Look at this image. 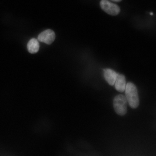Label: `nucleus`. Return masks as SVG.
Returning <instances> with one entry per match:
<instances>
[{"label": "nucleus", "mask_w": 156, "mask_h": 156, "mask_svg": "<svg viewBox=\"0 0 156 156\" xmlns=\"http://www.w3.org/2000/svg\"><path fill=\"white\" fill-rule=\"evenodd\" d=\"M28 51L31 54H35L38 51L40 48V44L38 40L33 38L29 41L27 44Z\"/></svg>", "instance_id": "7"}, {"label": "nucleus", "mask_w": 156, "mask_h": 156, "mask_svg": "<svg viewBox=\"0 0 156 156\" xmlns=\"http://www.w3.org/2000/svg\"><path fill=\"white\" fill-rule=\"evenodd\" d=\"M113 106L117 114L120 116L125 115L127 111V101L126 96L119 94L115 97L113 100Z\"/></svg>", "instance_id": "2"}, {"label": "nucleus", "mask_w": 156, "mask_h": 156, "mask_svg": "<svg viewBox=\"0 0 156 156\" xmlns=\"http://www.w3.org/2000/svg\"><path fill=\"white\" fill-rule=\"evenodd\" d=\"M150 14H151V15H153V13L151 12V13H150Z\"/></svg>", "instance_id": "9"}, {"label": "nucleus", "mask_w": 156, "mask_h": 156, "mask_svg": "<svg viewBox=\"0 0 156 156\" xmlns=\"http://www.w3.org/2000/svg\"><path fill=\"white\" fill-rule=\"evenodd\" d=\"M100 6L103 11L111 15H117L120 11V9L119 6L111 2L108 0H101Z\"/></svg>", "instance_id": "3"}, {"label": "nucleus", "mask_w": 156, "mask_h": 156, "mask_svg": "<svg viewBox=\"0 0 156 156\" xmlns=\"http://www.w3.org/2000/svg\"><path fill=\"white\" fill-rule=\"evenodd\" d=\"M112 1L115 2H118L122 1V0H112Z\"/></svg>", "instance_id": "8"}, {"label": "nucleus", "mask_w": 156, "mask_h": 156, "mask_svg": "<svg viewBox=\"0 0 156 156\" xmlns=\"http://www.w3.org/2000/svg\"><path fill=\"white\" fill-rule=\"evenodd\" d=\"M126 97L129 106L132 108H137L139 106L140 100L137 88L133 83L126 84L125 90Z\"/></svg>", "instance_id": "1"}, {"label": "nucleus", "mask_w": 156, "mask_h": 156, "mask_svg": "<svg viewBox=\"0 0 156 156\" xmlns=\"http://www.w3.org/2000/svg\"><path fill=\"white\" fill-rule=\"evenodd\" d=\"M55 38V34L53 30L51 29L44 30L41 33L38 37L39 41L48 44H52Z\"/></svg>", "instance_id": "4"}, {"label": "nucleus", "mask_w": 156, "mask_h": 156, "mask_svg": "<svg viewBox=\"0 0 156 156\" xmlns=\"http://www.w3.org/2000/svg\"><path fill=\"white\" fill-rule=\"evenodd\" d=\"M115 84V88L117 91L120 93L124 92L126 85L125 76L122 74L118 73Z\"/></svg>", "instance_id": "6"}, {"label": "nucleus", "mask_w": 156, "mask_h": 156, "mask_svg": "<svg viewBox=\"0 0 156 156\" xmlns=\"http://www.w3.org/2000/svg\"><path fill=\"white\" fill-rule=\"evenodd\" d=\"M103 71L104 77L107 83L110 85H114L118 73H117L114 70L108 68L104 69Z\"/></svg>", "instance_id": "5"}]
</instances>
